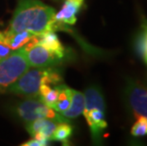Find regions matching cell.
Returning <instances> with one entry per match:
<instances>
[{
	"instance_id": "obj_18",
	"label": "cell",
	"mask_w": 147,
	"mask_h": 146,
	"mask_svg": "<svg viewBox=\"0 0 147 146\" xmlns=\"http://www.w3.org/2000/svg\"><path fill=\"white\" fill-rule=\"evenodd\" d=\"M12 52V49L9 46L4 40H0V60L5 57H7L9 54H11Z\"/></svg>"
},
{
	"instance_id": "obj_11",
	"label": "cell",
	"mask_w": 147,
	"mask_h": 146,
	"mask_svg": "<svg viewBox=\"0 0 147 146\" xmlns=\"http://www.w3.org/2000/svg\"><path fill=\"white\" fill-rule=\"evenodd\" d=\"M84 108V95L82 92L72 89L71 92V104L69 108L61 114L62 120L67 122V120H72L79 117L83 113Z\"/></svg>"
},
{
	"instance_id": "obj_12",
	"label": "cell",
	"mask_w": 147,
	"mask_h": 146,
	"mask_svg": "<svg viewBox=\"0 0 147 146\" xmlns=\"http://www.w3.org/2000/svg\"><path fill=\"white\" fill-rule=\"evenodd\" d=\"M4 42L12 50H16V49L23 48L34 35L33 33L27 32V30L16 33H8L4 32Z\"/></svg>"
},
{
	"instance_id": "obj_4",
	"label": "cell",
	"mask_w": 147,
	"mask_h": 146,
	"mask_svg": "<svg viewBox=\"0 0 147 146\" xmlns=\"http://www.w3.org/2000/svg\"><path fill=\"white\" fill-rule=\"evenodd\" d=\"M30 67L23 46L0 60V93H4Z\"/></svg>"
},
{
	"instance_id": "obj_20",
	"label": "cell",
	"mask_w": 147,
	"mask_h": 146,
	"mask_svg": "<svg viewBox=\"0 0 147 146\" xmlns=\"http://www.w3.org/2000/svg\"><path fill=\"white\" fill-rule=\"evenodd\" d=\"M4 32H0V40H4Z\"/></svg>"
},
{
	"instance_id": "obj_7",
	"label": "cell",
	"mask_w": 147,
	"mask_h": 146,
	"mask_svg": "<svg viewBox=\"0 0 147 146\" xmlns=\"http://www.w3.org/2000/svg\"><path fill=\"white\" fill-rule=\"evenodd\" d=\"M26 52L30 67H51L61 60L56 53L39 44L26 49Z\"/></svg>"
},
{
	"instance_id": "obj_19",
	"label": "cell",
	"mask_w": 147,
	"mask_h": 146,
	"mask_svg": "<svg viewBox=\"0 0 147 146\" xmlns=\"http://www.w3.org/2000/svg\"><path fill=\"white\" fill-rule=\"evenodd\" d=\"M47 144H48V143H46V142L39 141V139H37L35 138H32V139L26 141L25 143H23L22 145H23V146H44V145H47Z\"/></svg>"
},
{
	"instance_id": "obj_9",
	"label": "cell",
	"mask_w": 147,
	"mask_h": 146,
	"mask_svg": "<svg viewBox=\"0 0 147 146\" xmlns=\"http://www.w3.org/2000/svg\"><path fill=\"white\" fill-rule=\"evenodd\" d=\"M84 0H65L62 10L54 14L53 20L65 25H74L76 23V14L84 5Z\"/></svg>"
},
{
	"instance_id": "obj_14",
	"label": "cell",
	"mask_w": 147,
	"mask_h": 146,
	"mask_svg": "<svg viewBox=\"0 0 147 146\" xmlns=\"http://www.w3.org/2000/svg\"><path fill=\"white\" fill-rule=\"evenodd\" d=\"M58 95H59L58 86L53 88L52 85H49V83H41L39 90V98L49 107L53 108L56 101H57Z\"/></svg>"
},
{
	"instance_id": "obj_17",
	"label": "cell",
	"mask_w": 147,
	"mask_h": 146,
	"mask_svg": "<svg viewBox=\"0 0 147 146\" xmlns=\"http://www.w3.org/2000/svg\"><path fill=\"white\" fill-rule=\"evenodd\" d=\"M131 134L134 137H142L147 135V119L143 117L138 118L137 122L131 128Z\"/></svg>"
},
{
	"instance_id": "obj_3",
	"label": "cell",
	"mask_w": 147,
	"mask_h": 146,
	"mask_svg": "<svg viewBox=\"0 0 147 146\" xmlns=\"http://www.w3.org/2000/svg\"><path fill=\"white\" fill-rule=\"evenodd\" d=\"M84 108L83 114L88 124L92 139L99 141L102 133L107 127L105 120V104L101 90L95 86L87 88L84 92Z\"/></svg>"
},
{
	"instance_id": "obj_6",
	"label": "cell",
	"mask_w": 147,
	"mask_h": 146,
	"mask_svg": "<svg viewBox=\"0 0 147 146\" xmlns=\"http://www.w3.org/2000/svg\"><path fill=\"white\" fill-rule=\"evenodd\" d=\"M128 106L136 118L147 119V87L138 82H129L125 88Z\"/></svg>"
},
{
	"instance_id": "obj_13",
	"label": "cell",
	"mask_w": 147,
	"mask_h": 146,
	"mask_svg": "<svg viewBox=\"0 0 147 146\" xmlns=\"http://www.w3.org/2000/svg\"><path fill=\"white\" fill-rule=\"evenodd\" d=\"M59 89V95L56 101L53 109L58 113H63L67 111L71 104V92L72 88L67 87V85H57Z\"/></svg>"
},
{
	"instance_id": "obj_2",
	"label": "cell",
	"mask_w": 147,
	"mask_h": 146,
	"mask_svg": "<svg viewBox=\"0 0 147 146\" xmlns=\"http://www.w3.org/2000/svg\"><path fill=\"white\" fill-rule=\"evenodd\" d=\"M60 81V74L51 67H30L7 91L24 97H39L41 83H47L51 85H57Z\"/></svg>"
},
{
	"instance_id": "obj_8",
	"label": "cell",
	"mask_w": 147,
	"mask_h": 146,
	"mask_svg": "<svg viewBox=\"0 0 147 146\" xmlns=\"http://www.w3.org/2000/svg\"><path fill=\"white\" fill-rule=\"evenodd\" d=\"M58 122L55 120L41 118V119L34 120L32 122H27V131L39 141L48 143L51 141V137L54 133L56 127L58 125Z\"/></svg>"
},
{
	"instance_id": "obj_1",
	"label": "cell",
	"mask_w": 147,
	"mask_h": 146,
	"mask_svg": "<svg viewBox=\"0 0 147 146\" xmlns=\"http://www.w3.org/2000/svg\"><path fill=\"white\" fill-rule=\"evenodd\" d=\"M54 14V9L39 0H18L12 19L5 32L16 33L27 30L33 34L42 33L48 30Z\"/></svg>"
},
{
	"instance_id": "obj_5",
	"label": "cell",
	"mask_w": 147,
	"mask_h": 146,
	"mask_svg": "<svg viewBox=\"0 0 147 146\" xmlns=\"http://www.w3.org/2000/svg\"><path fill=\"white\" fill-rule=\"evenodd\" d=\"M17 113L26 122L41 118L55 120L58 122H63L60 113L46 105L39 97H32L22 102L17 107Z\"/></svg>"
},
{
	"instance_id": "obj_10",
	"label": "cell",
	"mask_w": 147,
	"mask_h": 146,
	"mask_svg": "<svg viewBox=\"0 0 147 146\" xmlns=\"http://www.w3.org/2000/svg\"><path fill=\"white\" fill-rule=\"evenodd\" d=\"M38 39H39L38 41L39 45L45 46L49 50L54 52L61 59L64 58L65 53V48L61 44L60 40L58 39V36L56 35L54 32H52V30H47V32L39 33Z\"/></svg>"
},
{
	"instance_id": "obj_15",
	"label": "cell",
	"mask_w": 147,
	"mask_h": 146,
	"mask_svg": "<svg viewBox=\"0 0 147 146\" xmlns=\"http://www.w3.org/2000/svg\"><path fill=\"white\" fill-rule=\"evenodd\" d=\"M72 126L65 122H60L56 127L54 133L51 137V141H61L63 143L67 142L68 139L72 135Z\"/></svg>"
},
{
	"instance_id": "obj_16",
	"label": "cell",
	"mask_w": 147,
	"mask_h": 146,
	"mask_svg": "<svg viewBox=\"0 0 147 146\" xmlns=\"http://www.w3.org/2000/svg\"><path fill=\"white\" fill-rule=\"evenodd\" d=\"M135 46L137 52L147 63V21L143 22L142 30L137 37Z\"/></svg>"
}]
</instances>
